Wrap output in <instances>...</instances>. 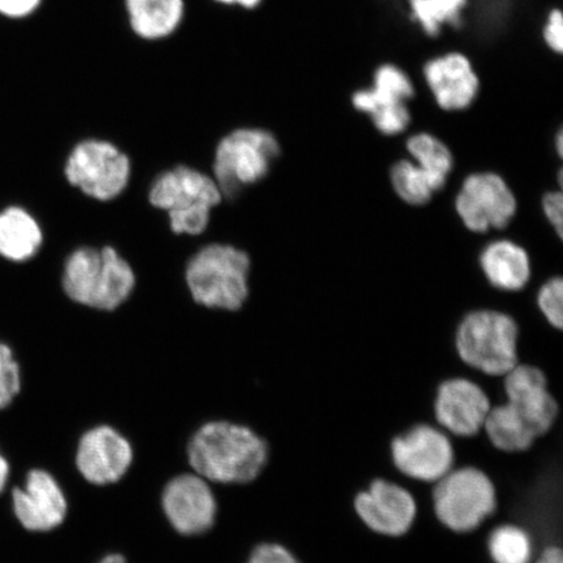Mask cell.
Here are the masks:
<instances>
[{
	"label": "cell",
	"mask_w": 563,
	"mask_h": 563,
	"mask_svg": "<svg viewBox=\"0 0 563 563\" xmlns=\"http://www.w3.org/2000/svg\"><path fill=\"white\" fill-rule=\"evenodd\" d=\"M189 466L206 481L249 484L262 475L269 461V446L253 429L236 422H206L187 448Z\"/></svg>",
	"instance_id": "1"
},
{
	"label": "cell",
	"mask_w": 563,
	"mask_h": 563,
	"mask_svg": "<svg viewBox=\"0 0 563 563\" xmlns=\"http://www.w3.org/2000/svg\"><path fill=\"white\" fill-rule=\"evenodd\" d=\"M135 284L131 265L111 246L75 251L63 273V288L67 297L100 311H114L122 306Z\"/></svg>",
	"instance_id": "2"
},
{
	"label": "cell",
	"mask_w": 563,
	"mask_h": 563,
	"mask_svg": "<svg viewBox=\"0 0 563 563\" xmlns=\"http://www.w3.org/2000/svg\"><path fill=\"white\" fill-rule=\"evenodd\" d=\"M250 267L245 252L231 245H207L189 260V291L197 305L238 311L249 297Z\"/></svg>",
	"instance_id": "3"
},
{
	"label": "cell",
	"mask_w": 563,
	"mask_h": 563,
	"mask_svg": "<svg viewBox=\"0 0 563 563\" xmlns=\"http://www.w3.org/2000/svg\"><path fill=\"white\" fill-rule=\"evenodd\" d=\"M519 329L504 312L482 309L468 313L455 334L461 361L484 375L504 377L519 363Z\"/></svg>",
	"instance_id": "4"
},
{
	"label": "cell",
	"mask_w": 563,
	"mask_h": 563,
	"mask_svg": "<svg viewBox=\"0 0 563 563\" xmlns=\"http://www.w3.org/2000/svg\"><path fill=\"white\" fill-rule=\"evenodd\" d=\"M221 200L214 179L186 166L159 175L150 194L153 207L168 211L175 234H201L208 228L211 209Z\"/></svg>",
	"instance_id": "5"
},
{
	"label": "cell",
	"mask_w": 563,
	"mask_h": 563,
	"mask_svg": "<svg viewBox=\"0 0 563 563\" xmlns=\"http://www.w3.org/2000/svg\"><path fill=\"white\" fill-rule=\"evenodd\" d=\"M434 484L433 511L450 531L473 532L497 509L495 484L482 470H452Z\"/></svg>",
	"instance_id": "6"
},
{
	"label": "cell",
	"mask_w": 563,
	"mask_h": 563,
	"mask_svg": "<svg viewBox=\"0 0 563 563\" xmlns=\"http://www.w3.org/2000/svg\"><path fill=\"white\" fill-rule=\"evenodd\" d=\"M280 147L271 132L242 129L230 133L217 146L216 183L222 195L234 197L243 186L265 178Z\"/></svg>",
	"instance_id": "7"
},
{
	"label": "cell",
	"mask_w": 563,
	"mask_h": 563,
	"mask_svg": "<svg viewBox=\"0 0 563 563\" xmlns=\"http://www.w3.org/2000/svg\"><path fill=\"white\" fill-rule=\"evenodd\" d=\"M66 178L93 199H115L129 185L131 162L108 141L87 140L75 146L66 164Z\"/></svg>",
	"instance_id": "8"
},
{
	"label": "cell",
	"mask_w": 563,
	"mask_h": 563,
	"mask_svg": "<svg viewBox=\"0 0 563 563\" xmlns=\"http://www.w3.org/2000/svg\"><path fill=\"white\" fill-rule=\"evenodd\" d=\"M455 210L467 230L484 234L505 229L516 217L518 202L508 183L495 173H476L463 181Z\"/></svg>",
	"instance_id": "9"
},
{
	"label": "cell",
	"mask_w": 563,
	"mask_h": 563,
	"mask_svg": "<svg viewBox=\"0 0 563 563\" xmlns=\"http://www.w3.org/2000/svg\"><path fill=\"white\" fill-rule=\"evenodd\" d=\"M394 466L412 481L438 483L454 466V448L448 435L429 424H418L391 441Z\"/></svg>",
	"instance_id": "10"
},
{
	"label": "cell",
	"mask_w": 563,
	"mask_h": 563,
	"mask_svg": "<svg viewBox=\"0 0 563 563\" xmlns=\"http://www.w3.org/2000/svg\"><path fill=\"white\" fill-rule=\"evenodd\" d=\"M161 504L167 522L183 537H199L216 523L218 504L213 489L196 473L173 477L162 492Z\"/></svg>",
	"instance_id": "11"
},
{
	"label": "cell",
	"mask_w": 563,
	"mask_h": 563,
	"mask_svg": "<svg viewBox=\"0 0 563 563\" xmlns=\"http://www.w3.org/2000/svg\"><path fill=\"white\" fill-rule=\"evenodd\" d=\"M354 508L356 516L372 532L398 539L411 530L418 517L417 499L396 483L376 478L358 492Z\"/></svg>",
	"instance_id": "12"
},
{
	"label": "cell",
	"mask_w": 563,
	"mask_h": 563,
	"mask_svg": "<svg viewBox=\"0 0 563 563\" xmlns=\"http://www.w3.org/2000/svg\"><path fill=\"white\" fill-rule=\"evenodd\" d=\"M504 391L505 405L538 440L551 431L559 418L560 407L548 389L543 371L534 365L518 363L504 376Z\"/></svg>",
	"instance_id": "13"
},
{
	"label": "cell",
	"mask_w": 563,
	"mask_h": 563,
	"mask_svg": "<svg viewBox=\"0 0 563 563\" xmlns=\"http://www.w3.org/2000/svg\"><path fill=\"white\" fill-rule=\"evenodd\" d=\"M133 457V448L125 435L110 426H98L81 435L75 464L84 481L106 487L122 481L132 466Z\"/></svg>",
	"instance_id": "14"
},
{
	"label": "cell",
	"mask_w": 563,
	"mask_h": 563,
	"mask_svg": "<svg viewBox=\"0 0 563 563\" xmlns=\"http://www.w3.org/2000/svg\"><path fill=\"white\" fill-rule=\"evenodd\" d=\"M492 405L482 386L468 378H449L440 384L433 411L435 421L456 438H474L483 431Z\"/></svg>",
	"instance_id": "15"
},
{
	"label": "cell",
	"mask_w": 563,
	"mask_h": 563,
	"mask_svg": "<svg viewBox=\"0 0 563 563\" xmlns=\"http://www.w3.org/2000/svg\"><path fill=\"white\" fill-rule=\"evenodd\" d=\"M12 508L19 523L31 532H51L65 523L68 514L59 483L40 468L27 473L24 487L13 489Z\"/></svg>",
	"instance_id": "16"
},
{
	"label": "cell",
	"mask_w": 563,
	"mask_h": 563,
	"mask_svg": "<svg viewBox=\"0 0 563 563\" xmlns=\"http://www.w3.org/2000/svg\"><path fill=\"white\" fill-rule=\"evenodd\" d=\"M424 79L435 103L445 111L468 109L481 90L473 63L462 53H448L429 60Z\"/></svg>",
	"instance_id": "17"
},
{
	"label": "cell",
	"mask_w": 563,
	"mask_h": 563,
	"mask_svg": "<svg viewBox=\"0 0 563 563\" xmlns=\"http://www.w3.org/2000/svg\"><path fill=\"white\" fill-rule=\"evenodd\" d=\"M481 267L493 287L508 292L523 290L532 273L530 255L522 245L508 239L485 246Z\"/></svg>",
	"instance_id": "18"
},
{
	"label": "cell",
	"mask_w": 563,
	"mask_h": 563,
	"mask_svg": "<svg viewBox=\"0 0 563 563\" xmlns=\"http://www.w3.org/2000/svg\"><path fill=\"white\" fill-rule=\"evenodd\" d=\"M130 25L140 38L157 41L178 30L185 0H125Z\"/></svg>",
	"instance_id": "19"
},
{
	"label": "cell",
	"mask_w": 563,
	"mask_h": 563,
	"mask_svg": "<svg viewBox=\"0 0 563 563\" xmlns=\"http://www.w3.org/2000/svg\"><path fill=\"white\" fill-rule=\"evenodd\" d=\"M42 239L38 222L26 210L12 207L0 213V256L26 262L40 251Z\"/></svg>",
	"instance_id": "20"
},
{
	"label": "cell",
	"mask_w": 563,
	"mask_h": 563,
	"mask_svg": "<svg viewBox=\"0 0 563 563\" xmlns=\"http://www.w3.org/2000/svg\"><path fill=\"white\" fill-rule=\"evenodd\" d=\"M413 95V84L405 70L394 65H383L376 70L373 88L355 91L352 104L357 111L371 115L382 106L406 103Z\"/></svg>",
	"instance_id": "21"
},
{
	"label": "cell",
	"mask_w": 563,
	"mask_h": 563,
	"mask_svg": "<svg viewBox=\"0 0 563 563\" xmlns=\"http://www.w3.org/2000/svg\"><path fill=\"white\" fill-rule=\"evenodd\" d=\"M483 431L493 446L508 454L527 452L538 440L505 404L490 408Z\"/></svg>",
	"instance_id": "22"
},
{
	"label": "cell",
	"mask_w": 563,
	"mask_h": 563,
	"mask_svg": "<svg viewBox=\"0 0 563 563\" xmlns=\"http://www.w3.org/2000/svg\"><path fill=\"white\" fill-rule=\"evenodd\" d=\"M407 151L418 166L438 183L440 189L445 187L453 170L454 158L449 146L429 133H418L407 141Z\"/></svg>",
	"instance_id": "23"
},
{
	"label": "cell",
	"mask_w": 563,
	"mask_h": 563,
	"mask_svg": "<svg viewBox=\"0 0 563 563\" xmlns=\"http://www.w3.org/2000/svg\"><path fill=\"white\" fill-rule=\"evenodd\" d=\"M394 191L410 206H426L440 191L438 183L413 161H399L390 173Z\"/></svg>",
	"instance_id": "24"
},
{
	"label": "cell",
	"mask_w": 563,
	"mask_h": 563,
	"mask_svg": "<svg viewBox=\"0 0 563 563\" xmlns=\"http://www.w3.org/2000/svg\"><path fill=\"white\" fill-rule=\"evenodd\" d=\"M488 551L493 563H531V534L516 525H503L489 534Z\"/></svg>",
	"instance_id": "25"
},
{
	"label": "cell",
	"mask_w": 563,
	"mask_h": 563,
	"mask_svg": "<svg viewBox=\"0 0 563 563\" xmlns=\"http://www.w3.org/2000/svg\"><path fill=\"white\" fill-rule=\"evenodd\" d=\"M415 20L429 37H435L446 24L457 25L467 0H408Z\"/></svg>",
	"instance_id": "26"
},
{
	"label": "cell",
	"mask_w": 563,
	"mask_h": 563,
	"mask_svg": "<svg viewBox=\"0 0 563 563\" xmlns=\"http://www.w3.org/2000/svg\"><path fill=\"white\" fill-rule=\"evenodd\" d=\"M21 390V373L12 350L0 343V411L9 407Z\"/></svg>",
	"instance_id": "27"
},
{
	"label": "cell",
	"mask_w": 563,
	"mask_h": 563,
	"mask_svg": "<svg viewBox=\"0 0 563 563\" xmlns=\"http://www.w3.org/2000/svg\"><path fill=\"white\" fill-rule=\"evenodd\" d=\"M538 306L545 320L555 329L563 327V280L560 277L549 279L540 288Z\"/></svg>",
	"instance_id": "28"
},
{
	"label": "cell",
	"mask_w": 563,
	"mask_h": 563,
	"mask_svg": "<svg viewBox=\"0 0 563 563\" xmlns=\"http://www.w3.org/2000/svg\"><path fill=\"white\" fill-rule=\"evenodd\" d=\"M376 129L386 136H396L407 130L411 122L410 110L406 103L382 106L369 115Z\"/></svg>",
	"instance_id": "29"
},
{
	"label": "cell",
	"mask_w": 563,
	"mask_h": 563,
	"mask_svg": "<svg viewBox=\"0 0 563 563\" xmlns=\"http://www.w3.org/2000/svg\"><path fill=\"white\" fill-rule=\"evenodd\" d=\"M246 563H300L286 547L277 543H263L253 549Z\"/></svg>",
	"instance_id": "30"
},
{
	"label": "cell",
	"mask_w": 563,
	"mask_h": 563,
	"mask_svg": "<svg viewBox=\"0 0 563 563\" xmlns=\"http://www.w3.org/2000/svg\"><path fill=\"white\" fill-rule=\"evenodd\" d=\"M44 0H0V16L12 21L31 19L41 10Z\"/></svg>",
	"instance_id": "31"
},
{
	"label": "cell",
	"mask_w": 563,
	"mask_h": 563,
	"mask_svg": "<svg viewBox=\"0 0 563 563\" xmlns=\"http://www.w3.org/2000/svg\"><path fill=\"white\" fill-rule=\"evenodd\" d=\"M544 41L551 51L555 54L563 52V18L560 10H553L549 13L544 26Z\"/></svg>",
	"instance_id": "32"
},
{
	"label": "cell",
	"mask_w": 563,
	"mask_h": 563,
	"mask_svg": "<svg viewBox=\"0 0 563 563\" xmlns=\"http://www.w3.org/2000/svg\"><path fill=\"white\" fill-rule=\"evenodd\" d=\"M543 210L549 223L552 224L559 236L563 230V196L561 192H549L543 197Z\"/></svg>",
	"instance_id": "33"
},
{
	"label": "cell",
	"mask_w": 563,
	"mask_h": 563,
	"mask_svg": "<svg viewBox=\"0 0 563 563\" xmlns=\"http://www.w3.org/2000/svg\"><path fill=\"white\" fill-rule=\"evenodd\" d=\"M533 563H563L561 547L555 544L547 545Z\"/></svg>",
	"instance_id": "34"
},
{
	"label": "cell",
	"mask_w": 563,
	"mask_h": 563,
	"mask_svg": "<svg viewBox=\"0 0 563 563\" xmlns=\"http://www.w3.org/2000/svg\"><path fill=\"white\" fill-rule=\"evenodd\" d=\"M10 478V464L7 462L5 457L0 454V493L4 490L7 487V483H9Z\"/></svg>",
	"instance_id": "35"
},
{
	"label": "cell",
	"mask_w": 563,
	"mask_h": 563,
	"mask_svg": "<svg viewBox=\"0 0 563 563\" xmlns=\"http://www.w3.org/2000/svg\"><path fill=\"white\" fill-rule=\"evenodd\" d=\"M218 3L228 5H241L243 9L253 10L263 2V0H216Z\"/></svg>",
	"instance_id": "36"
},
{
	"label": "cell",
	"mask_w": 563,
	"mask_h": 563,
	"mask_svg": "<svg viewBox=\"0 0 563 563\" xmlns=\"http://www.w3.org/2000/svg\"><path fill=\"white\" fill-rule=\"evenodd\" d=\"M98 563H129V562H126L124 555L119 554V553H111V554L104 555V558Z\"/></svg>",
	"instance_id": "37"
},
{
	"label": "cell",
	"mask_w": 563,
	"mask_h": 563,
	"mask_svg": "<svg viewBox=\"0 0 563 563\" xmlns=\"http://www.w3.org/2000/svg\"><path fill=\"white\" fill-rule=\"evenodd\" d=\"M555 146H558L559 156L562 157L563 152V135L562 132H559L558 135V143H555Z\"/></svg>",
	"instance_id": "38"
}]
</instances>
